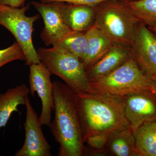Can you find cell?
I'll use <instances>...</instances> for the list:
<instances>
[{"mask_svg": "<svg viewBox=\"0 0 156 156\" xmlns=\"http://www.w3.org/2000/svg\"><path fill=\"white\" fill-rule=\"evenodd\" d=\"M53 84L54 117L50 128L59 144L58 155H83V128L77 95L61 82L54 81Z\"/></svg>", "mask_w": 156, "mask_h": 156, "instance_id": "1", "label": "cell"}, {"mask_svg": "<svg viewBox=\"0 0 156 156\" xmlns=\"http://www.w3.org/2000/svg\"><path fill=\"white\" fill-rule=\"evenodd\" d=\"M77 95L85 143L91 135H111L131 128L125 115L123 98L95 92H81Z\"/></svg>", "mask_w": 156, "mask_h": 156, "instance_id": "2", "label": "cell"}, {"mask_svg": "<svg viewBox=\"0 0 156 156\" xmlns=\"http://www.w3.org/2000/svg\"><path fill=\"white\" fill-rule=\"evenodd\" d=\"M152 80L138 67L133 56L122 65L106 75L89 81L90 92L123 98L151 91Z\"/></svg>", "mask_w": 156, "mask_h": 156, "instance_id": "3", "label": "cell"}, {"mask_svg": "<svg viewBox=\"0 0 156 156\" xmlns=\"http://www.w3.org/2000/svg\"><path fill=\"white\" fill-rule=\"evenodd\" d=\"M108 0L96 5L94 25L114 43L131 46L139 21L131 14L125 2Z\"/></svg>", "mask_w": 156, "mask_h": 156, "instance_id": "4", "label": "cell"}, {"mask_svg": "<svg viewBox=\"0 0 156 156\" xmlns=\"http://www.w3.org/2000/svg\"><path fill=\"white\" fill-rule=\"evenodd\" d=\"M37 53L51 74L59 77L76 94L90 92L86 69L77 57L54 47L39 48Z\"/></svg>", "mask_w": 156, "mask_h": 156, "instance_id": "5", "label": "cell"}, {"mask_svg": "<svg viewBox=\"0 0 156 156\" xmlns=\"http://www.w3.org/2000/svg\"><path fill=\"white\" fill-rule=\"evenodd\" d=\"M30 4L20 8L0 4V25L11 33L25 56V64L29 66L41 62L33 43L34 23L40 18L39 14L27 16Z\"/></svg>", "mask_w": 156, "mask_h": 156, "instance_id": "6", "label": "cell"}, {"mask_svg": "<svg viewBox=\"0 0 156 156\" xmlns=\"http://www.w3.org/2000/svg\"><path fill=\"white\" fill-rule=\"evenodd\" d=\"M29 84L32 96L37 92L41 101L42 108L39 122L42 126L50 128L52 112L54 110V86L51 82L50 71L42 62L29 66Z\"/></svg>", "mask_w": 156, "mask_h": 156, "instance_id": "7", "label": "cell"}, {"mask_svg": "<svg viewBox=\"0 0 156 156\" xmlns=\"http://www.w3.org/2000/svg\"><path fill=\"white\" fill-rule=\"evenodd\" d=\"M132 56L143 73L156 81V35L139 23L131 46Z\"/></svg>", "mask_w": 156, "mask_h": 156, "instance_id": "8", "label": "cell"}, {"mask_svg": "<svg viewBox=\"0 0 156 156\" xmlns=\"http://www.w3.org/2000/svg\"><path fill=\"white\" fill-rule=\"evenodd\" d=\"M26 117L24 127L25 139L23 146L16 156H51V147L45 138L35 110L28 96L26 98Z\"/></svg>", "mask_w": 156, "mask_h": 156, "instance_id": "9", "label": "cell"}, {"mask_svg": "<svg viewBox=\"0 0 156 156\" xmlns=\"http://www.w3.org/2000/svg\"><path fill=\"white\" fill-rule=\"evenodd\" d=\"M123 100L125 115L132 130L156 121V96L151 91L130 94Z\"/></svg>", "mask_w": 156, "mask_h": 156, "instance_id": "10", "label": "cell"}, {"mask_svg": "<svg viewBox=\"0 0 156 156\" xmlns=\"http://www.w3.org/2000/svg\"><path fill=\"white\" fill-rule=\"evenodd\" d=\"M31 4L44 20V27L41 37L46 46L54 47L72 31L63 21L57 2L44 3L33 1Z\"/></svg>", "mask_w": 156, "mask_h": 156, "instance_id": "11", "label": "cell"}, {"mask_svg": "<svg viewBox=\"0 0 156 156\" xmlns=\"http://www.w3.org/2000/svg\"><path fill=\"white\" fill-rule=\"evenodd\" d=\"M132 57L131 46L121 43H114L100 59L86 69L89 81L112 73Z\"/></svg>", "mask_w": 156, "mask_h": 156, "instance_id": "12", "label": "cell"}, {"mask_svg": "<svg viewBox=\"0 0 156 156\" xmlns=\"http://www.w3.org/2000/svg\"><path fill=\"white\" fill-rule=\"evenodd\" d=\"M57 2L60 15L71 30L85 32L94 25L96 6Z\"/></svg>", "mask_w": 156, "mask_h": 156, "instance_id": "13", "label": "cell"}, {"mask_svg": "<svg viewBox=\"0 0 156 156\" xmlns=\"http://www.w3.org/2000/svg\"><path fill=\"white\" fill-rule=\"evenodd\" d=\"M30 93V88L23 84L0 92V128L5 127L14 112H18L19 105H25L26 98Z\"/></svg>", "mask_w": 156, "mask_h": 156, "instance_id": "14", "label": "cell"}, {"mask_svg": "<svg viewBox=\"0 0 156 156\" xmlns=\"http://www.w3.org/2000/svg\"><path fill=\"white\" fill-rule=\"evenodd\" d=\"M88 42V52L83 62L85 69L98 61L114 44L111 39L93 25L85 32Z\"/></svg>", "mask_w": 156, "mask_h": 156, "instance_id": "15", "label": "cell"}, {"mask_svg": "<svg viewBox=\"0 0 156 156\" xmlns=\"http://www.w3.org/2000/svg\"><path fill=\"white\" fill-rule=\"evenodd\" d=\"M107 147L116 156H138L136 140L131 128L116 131L109 136Z\"/></svg>", "mask_w": 156, "mask_h": 156, "instance_id": "16", "label": "cell"}, {"mask_svg": "<svg viewBox=\"0 0 156 156\" xmlns=\"http://www.w3.org/2000/svg\"><path fill=\"white\" fill-rule=\"evenodd\" d=\"M138 156H156V121L133 130Z\"/></svg>", "mask_w": 156, "mask_h": 156, "instance_id": "17", "label": "cell"}, {"mask_svg": "<svg viewBox=\"0 0 156 156\" xmlns=\"http://www.w3.org/2000/svg\"><path fill=\"white\" fill-rule=\"evenodd\" d=\"M53 47L75 56L83 63L88 54V40L85 32H83L72 31Z\"/></svg>", "mask_w": 156, "mask_h": 156, "instance_id": "18", "label": "cell"}, {"mask_svg": "<svg viewBox=\"0 0 156 156\" xmlns=\"http://www.w3.org/2000/svg\"><path fill=\"white\" fill-rule=\"evenodd\" d=\"M124 2L140 23L147 27H156V0H137Z\"/></svg>", "mask_w": 156, "mask_h": 156, "instance_id": "19", "label": "cell"}, {"mask_svg": "<svg viewBox=\"0 0 156 156\" xmlns=\"http://www.w3.org/2000/svg\"><path fill=\"white\" fill-rule=\"evenodd\" d=\"M25 60L24 53L17 42L8 48L0 50V68L11 62Z\"/></svg>", "mask_w": 156, "mask_h": 156, "instance_id": "20", "label": "cell"}, {"mask_svg": "<svg viewBox=\"0 0 156 156\" xmlns=\"http://www.w3.org/2000/svg\"><path fill=\"white\" fill-rule=\"evenodd\" d=\"M106 134H96L87 137L85 140L90 147L96 151H102L107 147L109 136Z\"/></svg>", "mask_w": 156, "mask_h": 156, "instance_id": "21", "label": "cell"}, {"mask_svg": "<svg viewBox=\"0 0 156 156\" xmlns=\"http://www.w3.org/2000/svg\"><path fill=\"white\" fill-rule=\"evenodd\" d=\"M40 1L41 2L44 3L60 2L69 3V4L96 6L101 3L108 1V0H40Z\"/></svg>", "mask_w": 156, "mask_h": 156, "instance_id": "22", "label": "cell"}, {"mask_svg": "<svg viewBox=\"0 0 156 156\" xmlns=\"http://www.w3.org/2000/svg\"><path fill=\"white\" fill-rule=\"evenodd\" d=\"M26 0H0V4L20 8L24 6Z\"/></svg>", "mask_w": 156, "mask_h": 156, "instance_id": "23", "label": "cell"}, {"mask_svg": "<svg viewBox=\"0 0 156 156\" xmlns=\"http://www.w3.org/2000/svg\"><path fill=\"white\" fill-rule=\"evenodd\" d=\"M151 91L153 92L156 96V81L152 80Z\"/></svg>", "mask_w": 156, "mask_h": 156, "instance_id": "24", "label": "cell"}, {"mask_svg": "<svg viewBox=\"0 0 156 156\" xmlns=\"http://www.w3.org/2000/svg\"><path fill=\"white\" fill-rule=\"evenodd\" d=\"M156 35V27H148Z\"/></svg>", "mask_w": 156, "mask_h": 156, "instance_id": "25", "label": "cell"}, {"mask_svg": "<svg viewBox=\"0 0 156 156\" xmlns=\"http://www.w3.org/2000/svg\"><path fill=\"white\" fill-rule=\"evenodd\" d=\"M137 1V0H124V2H132V1Z\"/></svg>", "mask_w": 156, "mask_h": 156, "instance_id": "26", "label": "cell"}]
</instances>
